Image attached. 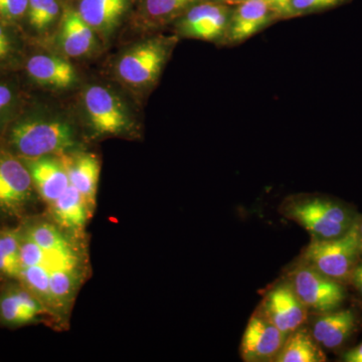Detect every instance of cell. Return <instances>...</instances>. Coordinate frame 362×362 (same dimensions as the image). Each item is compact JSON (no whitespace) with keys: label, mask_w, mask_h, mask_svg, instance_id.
<instances>
[{"label":"cell","mask_w":362,"mask_h":362,"mask_svg":"<svg viewBox=\"0 0 362 362\" xmlns=\"http://www.w3.org/2000/svg\"><path fill=\"white\" fill-rule=\"evenodd\" d=\"M286 337L301 328L308 309L300 301L289 283L278 285L266 295L259 310Z\"/></svg>","instance_id":"4fadbf2b"},{"label":"cell","mask_w":362,"mask_h":362,"mask_svg":"<svg viewBox=\"0 0 362 362\" xmlns=\"http://www.w3.org/2000/svg\"><path fill=\"white\" fill-rule=\"evenodd\" d=\"M356 228H357V233H358L359 246H361V258H362V216H357Z\"/></svg>","instance_id":"1f68e13d"},{"label":"cell","mask_w":362,"mask_h":362,"mask_svg":"<svg viewBox=\"0 0 362 362\" xmlns=\"http://www.w3.org/2000/svg\"><path fill=\"white\" fill-rule=\"evenodd\" d=\"M280 20L267 0H244L233 7L223 42L237 45Z\"/></svg>","instance_id":"8fae6325"},{"label":"cell","mask_w":362,"mask_h":362,"mask_svg":"<svg viewBox=\"0 0 362 362\" xmlns=\"http://www.w3.org/2000/svg\"><path fill=\"white\" fill-rule=\"evenodd\" d=\"M59 156L65 164L71 185L82 194L90 213L94 214L101 173L99 159L89 152H70Z\"/></svg>","instance_id":"9a60e30c"},{"label":"cell","mask_w":362,"mask_h":362,"mask_svg":"<svg viewBox=\"0 0 362 362\" xmlns=\"http://www.w3.org/2000/svg\"><path fill=\"white\" fill-rule=\"evenodd\" d=\"M204 1L223 2V4H230V0H204Z\"/></svg>","instance_id":"d6a6232c"},{"label":"cell","mask_w":362,"mask_h":362,"mask_svg":"<svg viewBox=\"0 0 362 362\" xmlns=\"http://www.w3.org/2000/svg\"><path fill=\"white\" fill-rule=\"evenodd\" d=\"M84 103L95 135L121 134L129 126V119L120 100L106 88L92 86L86 90Z\"/></svg>","instance_id":"30bf717a"},{"label":"cell","mask_w":362,"mask_h":362,"mask_svg":"<svg viewBox=\"0 0 362 362\" xmlns=\"http://www.w3.org/2000/svg\"><path fill=\"white\" fill-rule=\"evenodd\" d=\"M129 0H80L78 13L94 30L110 32L120 21Z\"/></svg>","instance_id":"ffe728a7"},{"label":"cell","mask_w":362,"mask_h":362,"mask_svg":"<svg viewBox=\"0 0 362 362\" xmlns=\"http://www.w3.org/2000/svg\"><path fill=\"white\" fill-rule=\"evenodd\" d=\"M270 4L272 8L278 14L279 18H288L290 4L292 0H267Z\"/></svg>","instance_id":"83f0119b"},{"label":"cell","mask_w":362,"mask_h":362,"mask_svg":"<svg viewBox=\"0 0 362 362\" xmlns=\"http://www.w3.org/2000/svg\"><path fill=\"white\" fill-rule=\"evenodd\" d=\"M352 0H292L290 4L288 18L322 13L349 4Z\"/></svg>","instance_id":"d4e9b609"},{"label":"cell","mask_w":362,"mask_h":362,"mask_svg":"<svg viewBox=\"0 0 362 362\" xmlns=\"http://www.w3.org/2000/svg\"><path fill=\"white\" fill-rule=\"evenodd\" d=\"M13 89L6 84H0V124L13 107Z\"/></svg>","instance_id":"4316f807"},{"label":"cell","mask_w":362,"mask_h":362,"mask_svg":"<svg viewBox=\"0 0 362 362\" xmlns=\"http://www.w3.org/2000/svg\"><path fill=\"white\" fill-rule=\"evenodd\" d=\"M277 362H324L326 356L309 331L297 329L286 337Z\"/></svg>","instance_id":"44dd1931"},{"label":"cell","mask_w":362,"mask_h":362,"mask_svg":"<svg viewBox=\"0 0 362 362\" xmlns=\"http://www.w3.org/2000/svg\"><path fill=\"white\" fill-rule=\"evenodd\" d=\"M20 280L47 307L54 329L70 325L74 305L89 278L87 235H74L47 214L20 223Z\"/></svg>","instance_id":"6da1fadb"},{"label":"cell","mask_w":362,"mask_h":362,"mask_svg":"<svg viewBox=\"0 0 362 362\" xmlns=\"http://www.w3.org/2000/svg\"><path fill=\"white\" fill-rule=\"evenodd\" d=\"M45 214L64 230L77 235H87L86 228L93 216L84 197L71 185L45 209Z\"/></svg>","instance_id":"e0dca14e"},{"label":"cell","mask_w":362,"mask_h":362,"mask_svg":"<svg viewBox=\"0 0 362 362\" xmlns=\"http://www.w3.org/2000/svg\"><path fill=\"white\" fill-rule=\"evenodd\" d=\"M289 284L300 301L316 314L338 310L346 298L344 285L325 277L300 262L289 276Z\"/></svg>","instance_id":"8992f818"},{"label":"cell","mask_w":362,"mask_h":362,"mask_svg":"<svg viewBox=\"0 0 362 362\" xmlns=\"http://www.w3.org/2000/svg\"><path fill=\"white\" fill-rule=\"evenodd\" d=\"M26 70L39 84L56 88H66L73 85L76 73L73 66L58 57L37 54L28 59Z\"/></svg>","instance_id":"ac0fdd59"},{"label":"cell","mask_w":362,"mask_h":362,"mask_svg":"<svg viewBox=\"0 0 362 362\" xmlns=\"http://www.w3.org/2000/svg\"><path fill=\"white\" fill-rule=\"evenodd\" d=\"M350 284L356 287V289L362 297V262L357 265L356 270L352 274L351 279H350Z\"/></svg>","instance_id":"f546056e"},{"label":"cell","mask_w":362,"mask_h":362,"mask_svg":"<svg viewBox=\"0 0 362 362\" xmlns=\"http://www.w3.org/2000/svg\"><path fill=\"white\" fill-rule=\"evenodd\" d=\"M240 1H244V0H230V4H239Z\"/></svg>","instance_id":"836d02e7"},{"label":"cell","mask_w":362,"mask_h":362,"mask_svg":"<svg viewBox=\"0 0 362 362\" xmlns=\"http://www.w3.org/2000/svg\"><path fill=\"white\" fill-rule=\"evenodd\" d=\"M345 362H362V342L354 349L347 350L342 356Z\"/></svg>","instance_id":"f1b7e54d"},{"label":"cell","mask_w":362,"mask_h":362,"mask_svg":"<svg viewBox=\"0 0 362 362\" xmlns=\"http://www.w3.org/2000/svg\"><path fill=\"white\" fill-rule=\"evenodd\" d=\"M59 13L58 0H28V21L35 30H42L51 25Z\"/></svg>","instance_id":"cb8c5ba5"},{"label":"cell","mask_w":362,"mask_h":362,"mask_svg":"<svg viewBox=\"0 0 362 362\" xmlns=\"http://www.w3.org/2000/svg\"><path fill=\"white\" fill-rule=\"evenodd\" d=\"M233 6L223 2H195L180 16L177 30L189 39L223 42Z\"/></svg>","instance_id":"ba28073f"},{"label":"cell","mask_w":362,"mask_h":362,"mask_svg":"<svg viewBox=\"0 0 362 362\" xmlns=\"http://www.w3.org/2000/svg\"><path fill=\"white\" fill-rule=\"evenodd\" d=\"M40 202L25 162L0 147V225H18L37 214Z\"/></svg>","instance_id":"277c9868"},{"label":"cell","mask_w":362,"mask_h":362,"mask_svg":"<svg viewBox=\"0 0 362 362\" xmlns=\"http://www.w3.org/2000/svg\"><path fill=\"white\" fill-rule=\"evenodd\" d=\"M199 0H144L145 16L153 25H163L180 18L181 14Z\"/></svg>","instance_id":"603a6c76"},{"label":"cell","mask_w":362,"mask_h":362,"mask_svg":"<svg viewBox=\"0 0 362 362\" xmlns=\"http://www.w3.org/2000/svg\"><path fill=\"white\" fill-rule=\"evenodd\" d=\"M168 42L160 39L150 40L126 52L117 65L119 77L133 86L153 83L168 59Z\"/></svg>","instance_id":"9c48e42d"},{"label":"cell","mask_w":362,"mask_h":362,"mask_svg":"<svg viewBox=\"0 0 362 362\" xmlns=\"http://www.w3.org/2000/svg\"><path fill=\"white\" fill-rule=\"evenodd\" d=\"M28 0H0V16L16 21L28 13Z\"/></svg>","instance_id":"484cf974"},{"label":"cell","mask_w":362,"mask_h":362,"mask_svg":"<svg viewBox=\"0 0 362 362\" xmlns=\"http://www.w3.org/2000/svg\"><path fill=\"white\" fill-rule=\"evenodd\" d=\"M317 315L311 334L322 349H340L357 327L356 313L352 309H338Z\"/></svg>","instance_id":"2e32d148"},{"label":"cell","mask_w":362,"mask_h":362,"mask_svg":"<svg viewBox=\"0 0 362 362\" xmlns=\"http://www.w3.org/2000/svg\"><path fill=\"white\" fill-rule=\"evenodd\" d=\"M23 161L45 209L51 206L70 187V178L61 156H44Z\"/></svg>","instance_id":"5bb4252c"},{"label":"cell","mask_w":362,"mask_h":362,"mask_svg":"<svg viewBox=\"0 0 362 362\" xmlns=\"http://www.w3.org/2000/svg\"><path fill=\"white\" fill-rule=\"evenodd\" d=\"M59 44L69 57L84 56L94 47V30L78 11H68L62 21Z\"/></svg>","instance_id":"d6986e66"},{"label":"cell","mask_w":362,"mask_h":362,"mask_svg":"<svg viewBox=\"0 0 362 362\" xmlns=\"http://www.w3.org/2000/svg\"><path fill=\"white\" fill-rule=\"evenodd\" d=\"M21 230L18 225H0V283L20 280Z\"/></svg>","instance_id":"7402d4cb"},{"label":"cell","mask_w":362,"mask_h":362,"mask_svg":"<svg viewBox=\"0 0 362 362\" xmlns=\"http://www.w3.org/2000/svg\"><path fill=\"white\" fill-rule=\"evenodd\" d=\"M286 218L310 233L312 239L341 237L356 223L358 214L341 202L324 197H292L282 206Z\"/></svg>","instance_id":"3957f363"},{"label":"cell","mask_w":362,"mask_h":362,"mask_svg":"<svg viewBox=\"0 0 362 362\" xmlns=\"http://www.w3.org/2000/svg\"><path fill=\"white\" fill-rule=\"evenodd\" d=\"M40 323L52 326V317L40 298L21 281L0 283V326L16 329Z\"/></svg>","instance_id":"52a82bcc"},{"label":"cell","mask_w":362,"mask_h":362,"mask_svg":"<svg viewBox=\"0 0 362 362\" xmlns=\"http://www.w3.org/2000/svg\"><path fill=\"white\" fill-rule=\"evenodd\" d=\"M286 335L269 321L261 312H257L247 323L240 356L247 362L275 361L284 344Z\"/></svg>","instance_id":"7c38bea8"},{"label":"cell","mask_w":362,"mask_h":362,"mask_svg":"<svg viewBox=\"0 0 362 362\" xmlns=\"http://www.w3.org/2000/svg\"><path fill=\"white\" fill-rule=\"evenodd\" d=\"M361 259L356 221L349 232L341 237L329 240L312 239L302 255L301 262L325 277L345 285L350 283L352 274Z\"/></svg>","instance_id":"5b68a950"},{"label":"cell","mask_w":362,"mask_h":362,"mask_svg":"<svg viewBox=\"0 0 362 362\" xmlns=\"http://www.w3.org/2000/svg\"><path fill=\"white\" fill-rule=\"evenodd\" d=\"M77 138L70 124L54 119L28 117L18 121L8 134V149L21 159L70 153Z\"/></svg>","instance_id":"7a4b0ae2"},{"label":"cell","mask_w":362,"mask_h":362,"mask_svg":"<svg viewBox=\"0 0 362 362\" xmlns=\"http://www.w3.org/2000/svg\"><path fill=\"white\" fill-rule=\"evenodd\" d=\"M9 49V42L4 30L0 26V58L7 54Z\"/></svg>","instance_id":"4dcf8cb0"}]
</instances>
